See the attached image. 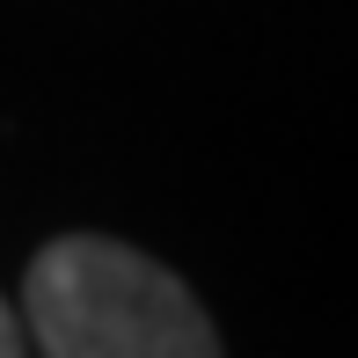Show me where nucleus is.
Returning <instances> with one entry per match:
<instances>
[{"instance_id": "f257e3e1", "label": "nucleus", "mask_w": 358, "mask_h": 358, "mask_svg": "<svg viewBox=\"0 0 358 358\" xmlns=\"http://www.w3.org/2000/svg\"><path fill=\"white\" fill-rule=\"evenodd\" d=\"M29 344L52 358H213L220 329L176 271L103 234H66L37 249L22 278Z\"/></svg>"}, {"instance_id": "f03ea898", "label": "nucleus", "mask_w": 358, "mask_h": 358, "mask_svg": "<svg viewBox=\"0 0 358 358\" xmlns=\"http://www.w3.org/2000/svg\"><path fill=\"white\" fill-rule=\"evenodd\" d=\"M15 351H22V329H15V315L0 307V358H15Z\"/></svg>"}]
</instances>
